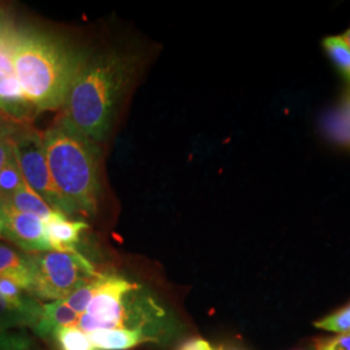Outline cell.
Wrapping results in <instances>:
<instances>
[{
    "instance_id": "cell-5",
    "label": "cell",
    "mask_w": 350,
    "mask_h": 350,
    "mask_svg": "<svg viewBox=\"0 0 350 350\" xmlns=\"http://www.w3.org/2000/svg\"><path fill=\"white\" fill-rule=\"evenodd\" d=\"M27 261L31 274L29 295L37 300L65 301L77 289L100 275L78 250L27 254Z\"/></svg>"
},
{
    "instance_id": "cell-9",
    "label": "cell",
    "mask_w": 350,
    "mask_h": 350,
    "mask_svg": "<svg viewBox=\"0 0 350 350\" xmlns=\"http://www.w3.org/2000/svg\"><path fill=\"white\" fill-rule=\"evenodd\" d=\"M88 227V224L82 221H72L63 213L53 211L49 219L44 221L46 238L51 250L62 253L77 252L82 232Z\"/></svg>"
},
{
    "instance_id": "cell-2",
    "label": "cell",
    "mask_w": 350,
    "mask_h": 350,
    "mask_svg": "<svg viewBox=\"0 0 350 350\" xmlns=\"http://www.w3.org/2000/svg\"><path fill=\"white\" fill-rule=\"evenodd\" d=\"M12 62L26 100L38 111L62 108L86 63L60 39L26 27H16Z\"/></svg>"
},
{
    "instance_id": "cell-25",
    "label": "cell",
    "mask_w": 350,
    "mask_h": 350,
    "mask_svg": "<svg viewBox=\"0 0 350 350\" xmlns=\"http://www.w3.org/2000/svg\"><path fill=\"white\" fill-rule=\"evenodd\" d=\"M4 124H7V121H4V118L0 116V126H3Z\"/></svg>"
},
{
    "instance_id": "cell-3",
    "label": "cell",
    "mask_w": 350,
    "mask_h": 350,
    "mask_svg": "<svg viewBox=\"0 0 350 350\" xmlns=\"http://www.w3.org/2000/svg\"><path fill=\"white\" fill-rule=\"evenodd\" d=\"M51 176L69 214L94 215L100 196L96 143L59 122L43 134Z\"/></svg>"
},
{
    "instance_id": "cell-23",
    "label": "cell",
    "mask_w": 350,
    "mask_h": 350,
    "mask_svg": "<svg viewBox=\"0 0 350 350\" xmlns=\"http://www.w3.org/2000/svg\"><path fill=\"white\" fill-rule=\"evenodd\" d=\"M179 350H224V349H214L212 345L202 340V338H192L189 341H186Z\"/></svg>"
},
{
    "instance_id": "cell-6",
    "label": "cell",
    "mask_w": 350,
    "mask_h": 350,
    "mask_svg": "<svg viewBox=\"0 0 350 350\" xmlns=\"http://www.w3.org/2000/svg\"><path fill=\"white\" fill-rule=\"evenodd\" d=\"M13 152L26 185L46 201L52 211L68 215V208L51 176L42 134L17 126L13 135Z\"/></svg>"
},
{
    "instance_id": "cell-26",
    "label": "cell",
    "mask_w": 350,
    "mask_h": 350,
    "mask_svg": "<svg viewBox=\"0 0 350 350\" xmlns=\"http://www.w3.org/2000/svg\"><path fill=\"white\" fill-rule=\"evenodd\" d=\"M0 238H1V225H0Z\"/></svg>"
},
{
    "instance_id": "cell-21",
    "label": "cell",
    "mask_w": 350,
    "mask_h": 350,
    "mask_svg": "<svg viewBox=\"0 0 350 350\" xmlns=\"http://www.w3.org/2000/svg\"><path fill=\"white\" fill-rule=\"evenodd\" d=\"M17 129V125L4 124L0 126V170L10 163L14 156L13 152V135Z\"/></svg>"
},
{
    "instance_id": "cell-12",
    "label": "cell",
    "mask_w": 350,
    "mask_h": 350,
    "mask_svg": "<svg viewBox=\"0 0 350 350\" xmlns=\"http://www.w3.org/2000/svg\"><path fill=\"white\" fill-rule=\"evenodd\" d=\"M88 335L96 350H129L144 342H154L144 332L127 328L96 329Z\"/></svg>"
},
{
    "instance_id": "cell-4",
    "label": "cell",
    "mask_w": 350,
    "mask_h": 350,
    "mask_svg": "<svg viewBox=\"0 0 350 350\" xmlns=\"http://www.w3.org/2000/svg\"><path fill=\"white\" fill-rule=\"evenodd\" d=\"M165 318L161 306L140 284L104 274L99 291L86 312L79 315L77 327L86 334L112 328L138 329L160 342Z\"/></svg>"
},
{
    "instance_id": "cell-8",
    "label": "cell",
    "mask_w": 350,
    "mask_h": 350,
    "mask_svg": "<svg viewBox=\"0 0 350 350\" xmlns=\"http://www.w3.org/2000/svg\"><path fill=\"white\" fill-rule=\"evenodd\" d=\"M1 238H5L27 254L50 252L44 222L31 214L17 212L0 200Z\"/></svg>"
},
{
    "instance_id": "cell-27",
    "label": "cell",
    "mask_w": 350,
    "mask_h": 350,
    "mask_svg": "<svg viewBox=\"0 0 350 350\" xmlns=\"http://www.w3.org/2000/svg\"><path fill=\"white\" fill-rule=\"evenodd\" d=\"M349 109H350V101H349Z\"/></svg>"
},
{
    "instance_id": "cell-11",
    "label": "cell",
    "mask_w": 350,
    "mask_h": 350,
    "mask_svg": "<svg viewBox=\"0 0 350 350\" xmlns=\"http://www.w3.org/2000/svg\"><path fill=\"white\" fill-rule=\"evenodd\" d=\"M42 309L43 305L34 297H29L23 302H14L0 293V325L7 328H34L42 315Z\"/></svg>"
},
{
    "instance_id": "cell-1",
    "label": "cell",
    "mask_w": 350,
    "mask_h": 350,
    "mask_svg": "<svg viewBox=\"0 0 350 350\" xmlns=\"http://www.w3.org/2000/svg\"><path fill=\"white\" fill-rule=\"evenodd\" d=\"M134 69L133 57L118 52L101 53L86 62L68 92L60 122L94 143L103 142Z\"/></svg>"
},
{
    "instance_id": "cell-24",
    "label": "cell",
    "mask_w": 350,
    "mask_h": 350,
    "mask_svg": "<svg viewBox=\"0 0 350 350\" xmlns=\"http://www.w3.org/2000/svg\"><path fill=\"white\" fill-rule=\"evenodd\" d=\"M342 37H344V39H345V40H347V42L350 44V27L347 30V31H345V33H344V34H342Z\"/></svg>"
},
{
    "instance_id": "cell-19",
    "label": "cell",
    "mask_w": 350,
    "mask_h": 350,
    "mask_svg": "<svg viewBox=\"0 0 350 350\" xmlns=\"http://www.w3.org/2000/svg\"><path fill=\"white\" fill-rule=\"evenodd\" d=\"M0 350H38L34 341L21 329L0 325Z\"/></svg>"
},
{
    "instance_id": "cell-16",
    "label": "cell",
    "mask_w": 350,
    "mask_h": 350,
    "mask_svg": "<svg viewBox=\"0 0 350 350\" xmlns=\"http://www.w3.org/2000/svg\"><path fill=\"white\" fill-rule=\"evenodd\" d=\"M55 341L59 342L62 350H96L91 344L88 334L77 325L63 328Z\"/></svg>"
},
{
    "instance_id": "cell-18",
    "label": "cell",
    "mask_w": 350,
    "mask_h": 350,
    "mask_svg": "<svg viewBox=\"0 0 350 350\" xmlns=\"http://www.w3.org/2000/svg\"><path fill=\"white\" fill-rule=\"evenodd\" d=\"M25 183L16 157L0 170V198H7Z\"/></svg>"
},
{
    "instance_id": "cell-14",
    "label": "cell",
    "mask_w": 350,
    "mask_h": 350,
    "mask_svg": "<svg viewBox=\"0 0 350 350\" xmlns=\"http://www.w3.org/2000/svg\"><path fill=\"white\" fill-rule=\"evenodd\" d=\"M0 200L8 204L11 208H13L17 212L36 215L38 218H40L43 222L46 219H49V217L53 212L50 206L46 204V201L43 200L39 195H37L26 183H24L17 191H14L10 196L0 198Z\"/></svg>"
},
{
    "instance_id": "cell-22",
    "label": "cell",
    "mask_w": 350,
    "mask_h": 350,
    "mask_svg": "<svg viewBox=\"0 0 350 350\" xmlns=\"http://www.w3.org/2000/svg\"><path fill=\"white\" fill-rule=\"evenodd\" d=\"M317 350H350V332L318 342Z\"/></svg>"
},
{
    "instance_id": "cell-20",
    "label": "cell",
    "mask_w": 350,
    "mask_h": 350,
    "mask_svg": "<svg viewBox=\"0 0 350 350\" xmlns=\"http://www.w3.org/2000/svg\"><path fill=\"white\" fill-rule=\"evenodd\" d=\"M315 327L325 331L336 334H349L350 332V304L344 309H340L336 313L331 314L323 319L314 323Z\"/></svg>"
},
{
    "instance_id": "cell-7",
    "label": "cell",
    "mask_w": 350,
    "mask_h": 350,
    "mask_svg": "<svg viewBox=\"0 0 350 350\" xmlns=\"http://www.w3.org/2000/svg\"><path fill=\"white\" fill-rule=\"evenodd\" d=\"M16 27L12 20L0 11V112L24 120L34 108L26 100L14 75L12 43Z\"/></svg>"
},
{
    "instance_id": "cell-15",
    "label": "cell",
    "mask_w": 350,
    "mask_h": 350,
    "mask_svg": "<svg viewBox=\"0 0 350 350\" xmlns=\"http://www.w3.org/2000/svg\"><path fill=\"white\" fill-rule=\"evenodd\" d=\"M327 55L332 63L338 66L341 75H344L350 83V44L342 36L325 37L322 42Z\"/></svg>"
},
{
    "instance_id": "cell-13",
    "label": "cell",
    "mask_w": 350,
    "mask_h": 350,
    "mask_svg": "<svg viewBox=\"0 0 350 350\" xmlns=\"http://www.w3.org/2000/svg\"><path fill=\"white\" fill-rule=\"evenodd\" d=\"M0 279L11 280L29 295L31 288V274L27 254L0 244Z\"/></svg>"
},
{
    "instance_id": "cell-10",
    "label": "cell",
    "mask_w": 350,
    "mask_h": 350,
    "mask_svg": "<svg viewBox=\"0 0 350 350\" xmlns=\"http://www.w3.org/2000/svg\"><path fill=\"white\" fill-rule=\"evenodd\" d=\"M79 315L65 301H51L43 305L42 315L33 331L43 340H55L66 327L77 325Z\"/></svg>"
},
{
    "instance_id": "cell-17",
    "label": "cell",
    "mask_w": 350,
    "mask_h": 350,
    "mask_svg": "<svg viewBox=\"0 0 350 350\" xmlns=\"http://www.w3.org/2000/svg\"><path fill=\"white\" fill-rule=\"evenodd\" d=\"M104 274H100L96 279L88 282V284H85L83 287L77 289L75 293H72L65 302L75 310L78 315L85 313L86 309L90 305V302L95 297L96 292L99 291L101 280H103Z\"/></svg>"
}]
</instances>
